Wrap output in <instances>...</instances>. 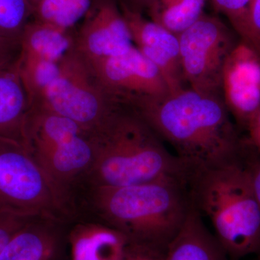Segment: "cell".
<instances>
[{
    "instance_id": "5",
    "label": "cell",
    "mask_w": 260,
    "mask_h": 260,
    "mask_svg": "<svg viewBox=\"0 0 260 260\" xmlns=\"http://www.w3.org/2000/svg\"><path fill=\"white\" fill-rule=\"evenodd\" d=\"M25 145L62 195L70 211L72 193L95 158L93 132L45 108L32 105L25 123Z\"/></svg>"
},
{
    "instance_id": "9",
    "label": "cell",
    "mask_w": 260,
    "mask_h": 260,
    "mask_svg": "<svg viewBox=\"0 0 260 260\" xmlns=\"http://www.w3.org/2000/svg\"><path fill=\"white\" fill-rule=\"evenodd\" d=\"M86 63L104 91L123 105L170 93L158 68L135 45L119 55Z\"/></svg>"
},
{
    "instance_id": "13",
    "label": "cell",
    "mask_w": 260,
    "mask_h": 260,
    "mask_svg": "<svg viewBox=\"0 0 260 260\" xmlns=\"http://www.w3.org/2000/svg\"><path fill=\"white\" fill-rule=\"evenodd\" d=\"M75 225L70 220L32 216L10 239L0 260H70Z\"/></svg>"
},
{
    "instance_id": "8",
    "label": "cell",
    "mask_w": 260,
    "mask_h": 260,
    "mask_svg": "<svg viewBox=\"0 0 260 260\" xmlns=\"http://www.w3.org/2000/svg\"><path fill=\"white\" fill-rule=\"evenodd\" d=\"M177 36L184 83L197 91L222 97L223 67L239 41L237 34L218 17L204 13Z\"/></svg>"
},
{
    "instance_id": "28",
    "label": "cell",
    "mask_w": 260,
    "mask_h": 260,
    "mask_svg": "<svg viewBox=\"0 0 260 260\" xmlns=\"http://www.w3.org/2000/svg\"><path fill=\"white\" fill-rule=\"evenodd\" d=\"M255 260H260V255L256 256V259Z\"/></svg>"
},
{
    "instance_id": "16",
    "label": "cell",
    "mask_w": 260,
    "mask_h": 260,
    "mask_svg": "<svg viewBox=\"0 0 260 260\" xmlns=\"http://www.w3.org/2000/svg\"><path fill=\"white\" fill-rule=\"evenodd\" d=\"M20 45L21 56L61 61L75 52V34L34 19L24 30Z\"/></svg>"
},
{
    "instance_id": "25",
    "label": "cell",
    "mask_w": 260,
    "mask_h": 260,
    "mask_svg": "<svg viewBox=\"0 0 260 260\" xmlns=\"http://www.w3.org/2000/svg\"><path fill=\"white\" fill-rule=\"evenodd\" d=\"M250 23L254 36L260 42V0H252L250 9Z\"/></svg>"
},
{
    "instance_id": "23",
    "label": "cell",
    "mask_w": 260,
    "mask_h": 260,
    "mask_svg": "<svg viewBox=\"0 0 260 260\" xmlns=\"http://www.w3.org/2000/svg\"><path fill=\"white\" fill-rule=\"evenodd\" d=\"M21 53L20 43L0 36V68L14 64Z\"/></svg>"
},
{
    "instance_id": "24",
    "label": "cell",
    "mask_w": 260,
    "mask_h": 260,
    "mask_svg": "<svg viewBox=\"0 0 260 260\" xmlns=\"http://www.w3.org/2000/svg\"><path fill=\"white\" fill-rule=\"evenodd\" d=\"M244 133L246 141L260 154V109L248 123Z\"/></svg>"
},
{
    "instance_id": "17",
    "label": "cell",
    "mask_w": 260,
    "mask_h": 260,
    "mask_svg": "<svg viewBox=\"0 0 260 260\" xmlns=\"http://www.w3.org/2000/svg\"><path fill=\"white\" fill-rule=\"evenodd\" d=\"M208 0H156L147 10L151 20L179 35L204 14Z\"/></svg>"
},
{
    "instance_id": "22",
    "label": "cell",
    "mask_w": 260,
    "mask_h": 260,
    "mask_svg": "<svg viewBox=\"0 0 260 260\" xmlns=\"http://www.w3.org/2000/svg\"><path fill=\"white\" fill-rule=\"evenodd\" d=\"M244 159L250 174L253 189L260 208V154L248 144L244 152Z\"/></svg>"
},
{
    "instance_id": "7",
    "label": "cell",
    "mask_w": 260,
    "mask_h": 260,
    "mask_svg": "<svg viewBox=\"0 0 260 260\" xmlns=\"http://www.w3.org/2000/svg\"><path fill=\"white\" fill-rule=\"evenodd\" d=\"M32 105L45 108L93 131L120 104L104 91L88 64L75 51L64 59L59 78L32 99Z\"/></svg>"
},
{
    "instance_id": "14",
    "label": "cell",
    "mask_w": 260,
    "mask_h": 260,
    "mask_svg": "<svg viewBox=\"0 0 260 260\" xmlns=\"http://www.w3.org/2000/svg\"><path fill=\"white\" fill-rule=\"evenodd\" d=\"M31 107L18 60L0 68V138L25 146V123Z\"/></svg>"
},
{
    "instance_id": "15",
    "label": "cell",
    "mask_w": 260,
    "mask_h": 260,
    "mask_svg": "<svg viewBox=\"0 0 260 260\" xmlns=\"http://www.w3.org/2000/svg\"><path fill=\"white\" fill-rule=\"evenodd\" d=\"M161 260H232L191 205L186 220Z\"/></svg>"
},
{
    "instance_id": "3",
    "label": "cell",
    "mask_w": 260,
    "mask_h": 260,
    "mask_svg": "<svg viewBox=\"0 0 260 260\" xmlns=\"http://www.w3.org/2000/svg\"><path fill=\"white\" fill-rule=\"evenodd\" d=\"M92 132L95 158L77 187L135 185L164 179L186 184L190 167L169 151L146 121L127 106H118Z\"/></svg>"
},
{
    "instance_id": "4",
    "label": "cell",
    "mask_w": 260,
    "mask_h": 260,
    "mask_svg": "<svg viewBox=\"0 0 260 260\" xmlns=\"http://www.w3.org/2000/svg\"><path fill=\"white\" fill-rule=\"evenodd\" d=\"M244 152L229 161L191 168L186 181L191 205L209 219L232 260L260 255V208Z\"/></svg>"
},
{
    "instance_id": "19",
    "label": "cell",
    "mask_w": 260,
    "mask_h": 260,
    "mask_svg": "<svg viewBox=\"0 0 260 260\" xmlns=\"http://www.w3.org/2000/svg\"><path fill=\"white\" fill-rule=\"evenodd\" d=\"M34 17V9L28 0H0V36L20 43Z\"/></svg>"
},
{
    "instance_id": "11",
    "label": "cell",
    "mask_w": 260,
    "mask_h": 260,
    "mask_svg": "<svg viewBox=\"0 0 260 260\" xmlns=\"http://www.w3.org/2000/svg\"><path fill=\"white\" fill-rule=\"evenodd\" d=\"M75 39V51L88 63L119 55L134 46L127 23L114 0H95Z\"/></svg>"
},
{
    "instance_id": "20",
    "label": "cell",
    "mask_w": 260,
    "mask_h": 260,
    "mask_svg": "<svg viewBox=\"0 0 260 260\" xmlns=\"http://www.w3.org/2000/svg\"><path fill=\"white\" fill-rule=\"evenodd\" d=\"M215 9L225 15L239 39L260 53V42L251 29L250 9L252 0H210Z\"/></svg>"
},
{
    "instance_id": "21",
    "label": "cell",
    "mask_w": 260,
    "mask_h": 260,
    "mask_svg": "<svg viewBox=\"0 0 260 260\" xmlns=\"http://www.w3.org/2000/svg\"><path fill=\"white\" fill-rule=\"evenodd\" d=\"M32 217L0 213V254L15 233L23 227Z\"/></svg>"
},
{
    "instance_id": "27",
    "label": "cell",
    "mask_w": 260,
    "mask_h": 260,
    "mask_svg": "<svg viewBox=\"0 0 260 260\" xmlns=\"http://www.w3.org/2000/svg\"><path fill=\"white\" fill-rule=\"evenodd\" d=\"M29 3H30V5H32V8H34V9H35L36 7L38 5H39V3H40L42 0H28Z\"/></svg>"
},
{
    "instance_id": "1",
    "label": "cell",
    "mask_w": 260,
    "mask_h": 260,
    "mask_svg": "<svg viewBox=\"0 0 260 260\" xmlns=\"http://www.w3.org/2000/svg\"><path fill=\"white\" fill-rule=\"evenodd\" d=\"M70 206L77 225L113 231L136 247L164 253L191 203L186 183L164 179L129 186H80Z\"/></svg>"
},
{
    "instance_id": "18",
    "label": "cell",
    "mask_w": 260,
    "mask_h": 260,
    "mask_svg": "<svg viewBox=\"0 0 260 260\" xmlns=\"http://www.w3.org/2000/svg\"><path fill=\"white\" fill-rule=\"evenodd\" d=\"M95 0H42L34 9V20L72 31L88 15Z\"/></svg>"
},
{
    "instance_id": "12",
    "label": "cell",
    "mask_w": 260,
    "mask_h": 260,
    "mask_svg": "<svg viewBox=\"0 0 260 260\" xmlns=\"http://www.w3.org/2000/svg\"><path fill=\"white\" fill-rule=\"evenodd\" d=\"M120 10L135 47L158 68L170 93L186 88L181 71L178 36L144 18L141 12L130 8L124 1H120Z\"/></svg>"
},
{
    "instance_id": "10",
    "label": "cell",
    "mask_w": 260,
    "mask_h": 260,
    "mask_svg": "<svg viewBox=\"0 0 260 260\" xmlns=\"http://www.w3.org/2000/svg\"><path fill=\"white\" fill-rule=\"evenodd\" d=\"M222 97L240 131L260 109V53L239 39L224 64Z\"/></svg>"
},
{
    "instance_id": "6",
    "label": "cell",
    "mask_w": 260,
    "mask_h": 260,
    "mask_svg": "<svg viewBox=\"0 0 260 260\" xmlns=\"http://www.w3.org/2000/svg\"><path fill=\"white\" fill-rule=\"evenodd\" d=\"M0 213L73 222L68 204L26 147L0 138Z\"/></svg>"
},
{
    "instance_id": "2",
    "label": "cell",
    "mask_w": 260,
    "mask_h": 260,
    "mask_svg": "<svg viewBox=\"0 0 260 260\" xmlns=\"http://www.w3.org/2000/svg\"><path fill=\"white\" fill-rule=\"evenodd\" d=\"M127 107L138 113L189 167H210L234 160L241 156L245 148V137L222 97L186 87Z\"/></svg>"
},
{
    "instance_id": "26",
    "label": "cell",
    "mask_w": 260,
    "mask_h": 260,
    "mask_svg": "<svg viewBox=\"0 0 260 260\" xmlns=\"http://www.w3.org/2000/svg\"><path fill=\"white\" fill-rule=\"evenodd\" d=\"M156 0H130L133 4L128 5L130 8L141 12V9L148 10L152 5L153 4Z\"/></svg>"
}]
</instances>
